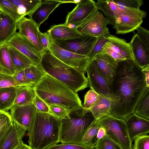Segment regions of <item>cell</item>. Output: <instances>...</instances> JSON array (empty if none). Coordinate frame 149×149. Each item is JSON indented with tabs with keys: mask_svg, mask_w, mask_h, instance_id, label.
I'll return each instance as SVG.
<instances>
[{
	"mask_svg": "<svg viewBox=\"0 0 149 149\" xmlns=\"http://www.w3.org/2000/svg\"><path fill=\"white\" fill-rule=\"evenodd\" d=\"M115 74L110 85L112 96L111 115L125 120L134 113L147 88L145 74L132 59L117 62Z\"/></svg>",
	"mask_w": 149,
	"mask_h": 149,
	"instance_id": "cell-1",
	"label": "cell"
},
{
	"mask_svg": "<svg viewBox=\"0 0 149 149\" xmlns=\"http://www.w3.org/2000/svg\"><path fill=\"white\" fill-rule=\"evenodd\" d=\"M33 88L36 95L48 105L61 107L69 113L82 109L81 101L77 93L47 74Z\"/></svg>",
	"mask_w": 149,
	"mask_h": 149,
	"instance_id": "cell-2",
	"label": "cell"
},
{
	"mask_svg": "<svg viewBox=\"0 0 149 149\" xmlns=\"http://www.w3.org/2000/svg\"><path fill=\"white\" fill-rule=\"evenodd\" d=\"M60 120L49 113L36 111L28 130L32 149H46L60 142Z\"/></svg>",
	"mask_w": 149,
	"mask_h": 149,
	"instance_id": "cell-3",
	"label": "cell"
},
{
	"mask_svg": "<svg viewBox=\"0 0 149 149\" xmlns=\"http://www.w3.org/2000/svg\"><path fill=\"white\" fill-rule=\"evenodd\" d=\"M39 66L46 74L62 83L75 93L89 86L84 73L58 59L49 49L42 54Z\"/></svg>",
	"mask_w": 149,
	"mask_h": 149,
	"instance_id": "cell-4",
	"label": "cell"
},
{
	"mask_svg": "<svg viewBox=\"0 0 149 149\" xmlns=\"http://www.w3.org/2000/svg\"><path fill=\"white\" fill-rule=\"evenodd\" d=\"M95 120L91 112L83 115L82 109L69 113L60 120V142L81 144L84 134Z\"/></svg>",
	"mask_w": 149,
	"mask_h": 149,
	"instance_id": "cell-5",
	"label": "cell"
},
{
	"mask_svg": "<svg viewBox=\"0 0 149 149\" xmlns=\"http://www.w3.org/2000/svg\"><path fill=\"white\" fill-rule=\"evenodd\" d=\"M97 121L100 127L105 129L106 135L123 149H132L125 120L110 115Z\"/></svg>",
	"mask_w": 149,
	"mask_h": 149,
	"instance_id": "cell-6",
	"label": "cell"
},
{
	"mask_svg": "<svg viewBox=\"0 0 149 149\" xmlns=\"http://www.w3.org/2000/svg\"><path fill=\"white\" fill-rule=\"evenodd\" d=\"M147 13L141 9L124 8L119 10L113 28L117 34H125L134 31L142 23Z\"/></svg>",
	"mask_w": 149,
	"mask_h": 149,
	"instance_id": "cell-7",
	"label": "cell"
},
{
	"mask_svg": "<svg viewBox=\"0 0 149 149\" xmlns=\"http://www.w3.org/2000/svg\"><path fill=\"white\" fill-rule=\"evenodd\" d=\"M110 24L102 13L96 10L76 27L77 30L83 36L97 38L110 34L107 25Z\"/></svg>",
	"mask_w": 149,
	"mask_h": 149,
	"instance_id": "cell-8",
	"label": "cell"
},
{
	"mask_svg": "<svg viewBox=\"0 0 149 149\" xmlns=\"http://www.w3.org/2000/svg\"><path fill=\"white\" fill-rule=\"evenodd\" d=\"M86 71L87 72L89 86L98 94L104 96L110 101L112 96L110 85L94 58L90 60Z\"/></svg>",
	"mask_w": 149,
	"mask_h": 149,
	"instance_id": "cell-9",
	"label": "cell"
},
{
	"mask_svg": "<svg viewBox=\"0 0 149 149\" xmlns=\"http://www.w3.org/2000/svg\"><path fill=\"white\" fill-rule=\"evenodd\" d=\"M50 42L49 49L56 57L80 72H85L90 61L87 56L77 54L61 48L54 43L50 37Z\"/></svg>",
	"mask_w": 149,
	"mask_h": 149,
	"instance_id": "cell-10",
	"label": "cell"
},
{
	"mask_svg": "<svg viewBox=\"0 0 149 149\" xmlns=\"http://www.w3.org/2000/svg\"><path fill=\"white\" fill-rule=\"evenodd\" d=\"M98 10L93 0H80L76 7L67 15L64 24L76 28L89 15Z\"/></svg>",
	"mask_w": 149,
	"mask_h": 149,
	"instance_id": "cell-11",
	"label": "cell"
},
{
	"mask_svg": "<svg viewBox=\"0 0 149 149\" xmlns=\"http://www.w3.org/2000/svg\"><path fill=\"white\" fill-rule=\"evenodd\" d=\"M97 38L88 36L64 41H53L61 48L77 54L87 56Z\"/></svg>",
	"mask_w": 149,
	"mask_h": 149,
	"instance_id": "cell-12",
	"label": "cell"
},
{
	"mask_svg": "<svg viewBox=\"0 0 149 149\" xmlns=\"http://www.w3.org/2000/svg\"><path fill=\"white\" fill-rule=\"evenodd\" d=\"M7 42L24 55L34 64L40 65L42 54L26 37L16 32Z\"/></svg>",
	"mask_w": 149,
	"mask_h": 149,
	"instance_id": "cell-13",
	"label": "cell"
},
{
	"mask_svg": "<svg viewBox=\"0 0 149 149\" xmlns=\"http://www.w3.org/2000/svg\"><path fill=\"white\" fill-rule=\"evenodd\" d=\"M13 122L24 127L28 131L34 118L36 110L32 104L14 105L10 108Z\"/></svg>",
	"mask_w": 149,
	"mask_h": 149,
	"instance_id": "cell-14",
	"label": "cell"
},
{
	"mask_svg": "<svg viewBox=\"0 0 149 149\" xmlns=\"http://www.w3.org/2000/svg\"><path fill=\"white\" fill-rule=\"evenodd\" d=\"M18 33L27 38L42 54L43 49L39 36V28L31 19L25 17L21 18L17 22Z\"/></svg>",
	"mask_w": 149,
	"mask_h": 149,
	"instance_id": "cell-15",
	"label": "cell"
},
{
	"mask_svg": "<svg viewBox=\"0 0 149 149\" xmlns=\"http://www.w3.org/2000/svg\"><path fill=\"white\" fill-rule=\"evenodd\" d=\"M125 120L132 143L136 137L149 133V120L134 113L129 116Z\"/></svg>",
	"mask_w": 149,
	"mask_h": 149,
	"instance_id": "cell-16",
	"label": "cell"
},
{
	"mask_svg": "<svg viewBox=\"0 0 149 149\" xmlns=\"http://www.w3.org/2000/svg\"><path fill=\"white\" fill-rule=\"evenodd\" d=\"M134 61L142 69L149 65V49L142 42L136 33L129 43Z\"/></svg>",
	"mask_w": 149,
	"mask_h": 149,
	"instance_id": "cell-17",
	"label": "cell"
},
{
	"mask_svg": "<svg viewBox=\"0 0 149 149\" xmlns=\"http://www.w3.org/2000/svg\"><path fill=\"white\" fill-rule=\"evenodd\" d=\"M61 3L57 0H41L39 5L29 16L39 28L49 15Z\"/></svg>",
	"mask_w": 149,
	"mask_h": 149,
	"instance_id": "cell-18",
	"label": "cell"
},
{
	"mask_svg": "<svg viewBox=\"0 0 149 149\" xmlns=\"http://www.w3.org/2000/svg\"><path fill=\"white\" fill-rule=\"evenodd\" d=\"M47 32L54 41L69 40L83 36L76 28L70 27L64 24L53 25Z\"/></svg>",
	"mask_w": 149,
	"mask_h": 149,
	"instance_id": "cell-19",
	"label": "cell"
},
{
	"mask_svg": "<svg viewBox=\"0 0 149 149\" xmlns=\"http://www.w3.org/2000/svg\"><path fill=\"white\" fill-rule=\"evenodd\" d=\"M94 58L96 61L108 82L111 84L116 70L118 63L113 58L107 54L101 53Z\"/></svg>",
	"mask_w": 149,
	"mask_h": 149,
	"instance_id": "cell-20",
	"label": "cell"
},
{
	"mask_svg": "<svg viewBox=\"0 0 149 149\" xmlns=\"http://www.w3.org/2000/svg\"><path fill=\"white\" fill-rule=\"evenodd\" d=\"M26 131L24 127L13 122L0 149H13L22 140Z\"/></svg>",
	"mask_w": 149,
	"mask_h": 149,
	"instance_id": "cell-21",
	"label": "cell"
},
{
	"mask_svg": "<svg viewBox=\"0 0 149 149\" xmlns=\"http://www.w3.org/2000/svg\"><path fill=\"white\" fill-rule=\"evenodd\" d=\"M17 22L2 12L0 14V45L7 42L16 33Z\"/></svg>",
	"mask_w": 149,
	"mask_h": 149,
	"instance_id": "cell-22",
	"label": "cell"
},
{
	"mask_svg": "<svg viewBox=\"0 0 149 149\" xmlns=\"http://www.w3.org/2000/svg\"><path fill=\"white\" fill-rule=\"evenodd\" d=\"M109 41L104 46L120 54L126 59L134 58L129 43L124 39L110 34L108 36Z\"/></svg>",
	"mask_w": 149,
	"mask_h": 149,
	"instance_id": "cell-23",
	"label": "cell"
},
{
	"mask_svg": "<svg viewBox=\"0 0 149 149\" xmlns=\"http://www.w3.org/2000/svg\"><path fill=\"white\" fill-rule=\"evenodd\" d=\"M33 86L30 85L16 86V96L13 105H23L32 104L36 95Z\"/></svg>",
	"mask_w": 149,
	"mask_h": 149,
	"instance_id": "cell-24",
	"label": "cell"
},
{
	"mask_svg": "<svg viewBox=\"0 0 149 149\" xmlns=\"http://www.w3.org/2000/svg\"><path fill=\"white\" fill-rule=\"evenodd\" d=\"M98 9L104 13L105 17L113 26L119 10L113 0H98L96 2Z\"/></svg>",
	"mask_w": 149,
	"mask_h": 149,
	"instance_id": "cell-25",
	"label": "cell"
},
{
	"mask_svg": "<svg viewBox=\"0 0 149 149\" xmlns=\"http://www.w3.org/2000/svg\"><path fill=\"white\" fill-rule=\"evenodd\" d=\"M9 49L15 72L24 70L33 64L28 57L14 47L9 45Z\"/></svg>",
	"mask_w": 149,
	"mask_h": 149,
	"instance_id": "cell-26",
	"label": "cell"
},
{
	"mask_svg": "<svg viewBox=\"0 0 149 149\" xmlns=\"http://www.w3.org/2000/svg\"><path fill=\"white\" fill-rule=\"evenodd\" d=\"M17 94L16 86L0 88V111H6L13 105Z\"/></svg>",
	"mask_w": 149,
	"mask_h": 149,
	"instance_id": "cell-27",
	"label": "cell"
},
{
	"mask_svg": "<svg viewBox=\"0 0 149 149\" xmlns=\"http://www.w3.org/2000/svg\"><path fill=\"white\" fill-rule=\"evenodd\" d=\"M7 42L0 45V68L3 72L13 75L15 72Z\"/></svg>",
	"mask_w": 149,
	"mask_h": 149,
	"instance_id": "cell-28",
	"label": "cell"
},
{
	"mask_svg": "<svg viewBox=\"0 0 149 149\" xmlns=\"http://www.w3.org/2000/svg\"><path fill=\"white\" fill-rule=\"evenodd\" d=\"M110 100L108 98L99 95L98 100L91 112L95 119L98 120L111 115Z\"/></svg>",
	"mask_w": 149,
	"mask_h": 149,
	"instance_id": "cell-29",
	"label": "cell"
},
{
	"mask_svg": "<svg viewBox=\"0 0 149 149\" xmlns=\"http://www.w3.org/2000/svg\"><path fill=\"white\" fill-rule=\"evenodd\" d=\"M17 8L18 14L22 18L29 16L40 4L41 0H8Z\"/></svg>",
	"mask_w": 149,
	"mask_h": 149,
	"instance_id": "cell-30",
	"label": "cell"
},
{
	"mask_svg": "<svg viewBox=\"0 0 149 149\" xmlns=\"http://www.w3.org/2000/svg\"><path fill=\"white\" fill-rule=\"evenodd\" d=\"M134 113L141 117L149 120V87L146 88L141 96Z\"/></svg>",
	"mask_w": 149,
	"mask_h": 149,
	"instance_id": "cell-31",
	"label": "cell"
},
{
	"mask_svg": "<svg viewBox=\"0 0 149 149\" xmlns=\"http://www.w3.org/2000/svg\"><path fill=\"white\" fill-rule=\"evenodd\" d=\"M24 70L27 79L34 85L39 82L46 74L39 66L34 64Z\"/></svg>",
	"mask_w": 149,
	"mask_h": 149,
	"instance_id": "cell-32",
	"label": "cell"
},
{
	"mask_svg": "<svg viewBox=\"0 0 149 149\" xmlns=\"http://www.w3.org/2000/svg\"><path fill=\"white\" fill-rule=\"evenodd\" d=\"M100 126L95 119L87 129L84 134L81 144L92 147L94 146V142L97 135Z\"/></svg>",
	"mask_w": 149,
	"mask_h": 149,
	"instance_id": "cell-33",
	"label": "cell"
},
{
	"mask_svg": "<svg viewBox=\"0 0 149 149\" xmlns=\"http://www.w3.org/2000/svg\"><path fill=\"white\" fill-rule=\"evenodd\" d=\"M99 98V95L91 89L86 94L84 101L82 105V114H85L90 112L91 109L95 105Z\"/></svg>",
	"mask_w": 149,
	"mask_h": 149,
	"instance_id": "cell-34",
	"label": "cell"
},
{
	"mask_svg": "<svg viewBox=\"0 0 149 149\" xmlns=\"http://www.w3.org/2000/svg\"><path fill=\"white\" fill-rule=\"evenodd\" d=\"M0 9L17 22L21 18L18 13L17 7L8 0H0Z\"/></svg>",
	"mask_w": 149,
	"mask_h": 149,
	"instance_id": "cell-35",
	"label": "cell"
},
{
	"mask_svg": "<svg viewBox=\"0 0 149 149\" xmlns=\"http://www.w3.org/2000/svg\"><path fill=\"white\" fill-rule=\"evenodd\" d=\"M108 36H102L97 38L94 45L87 56L89 61L93 58L96 56L102 53L103 48L105 43L109 41Z\"/></svg>",
	"mask_w": 149,
	"mask_h": 149,
	"instance_id": "cell-36",
	"label": "cell"
},
{
	"mask_svg": "<svg viewBox=\"0 0 149 149\" xmlns=\"http://www.w3.org/2000/svg\"><path fill=\"white\" fill-rule=\"evenodd\" d=\"M94 149H123L117 143L106 135L94 145Z\"/></svg>",
	"mask_w": 149,
	"mask_h": 149,
	"instance_id": "cell-37",
	"label": "cell"
},
{
	"mask_svg": "<svg viewBox=\"0 0 149 149\" xmlns=\"http://www.w3.org/2000/svg\"><path fill=\"white\" fill-rule=\"evenodd\" d=\"M119 10L124 8L139 9L143 4L142 0H113Z\"/></svg>",
	"mask_w": 149,
	"mask_h": 149,
	"instance_id": "cell-38",
	"label": "cell"
},
{
	"mask_svg": "<svg viewBox=\"0 0 149 149\" xmlns=\"http://www.w3.org/2000/svg\"><path fill=\"white\" fill-rule=\"evenodd\" d=\"M19 85L16 81L13 75L3 73H0V88Z\"/></svg>",
	"mask_w": 149,
	"mask_h": 149,
	"instance_id": "cell-39",
	"label": "cell"
},
{
	"mask_svg": "<svg viewBox=\"0 0 149 149\" xmlns=\"http://www.w3.org/2000/svg\"><path fill=\"white\" fill-rule=\"evenodd\" d=\"M134 140L133 149H149V136L147 134L138 136Z\"/></svg>",
	"mask_w": 149,
	"mask_h": 149,
	"instance_id": "cell-40",
	"label": "cell"
},
{
	"mask_svg": "<svg viewBox=\"0 0 149 149\" xmlns=\"http://www.w3.org/2000/svg\"><path fill=\"white\" fill-rule=\"evenodd\" d=\"M11 117L8 112L0 111V134L13 124Z\"/></svg>",
	"mask_w": 149,
	"mask_h": 149,
	"instance_id": "cell-41",
	"label": "cell"
},
{
	"mask_svg": "<svg viewBox=\"0 0 149 149\" xmlns=\"http://www.w3.org/2000/svg\"><path fill=\"white\" fill-rule=\"evenodd\" d=\"M48 105L49 109V113L60 120L65 117L69 113L66 109L61 107L52 104Z\"/></svg>",
	"mask_w": 149,
	"mask_h": 149,
	"instance_id": "cell-42",
	"label": "cell"
},
{
	"mask_svg": "<svg viewBox=\"0 0 149 149\" xmlns=\"http://www.w3.org/2000/svg\"><path fill=\"white\" fill-rule=\"evenodd\" d=\"M46 149H94V146L88 147L81 144L61 143L52 146Z\"/></svg>",
	"mask_w": 149,
	"mask_h": 149,
	"instance_id": "cell-43",
	"label": "cell"
},
{
	"mask_svg": "<svg viewBox=\"0 0 149 149\" xmlns=\"http://www.w3.org/2000/svg\"><path fill=\"white\" fill-rule=\"evenodd\" d=\"M32 104L36 108L37 111L44 113H49V109L47 104L36 95L33 101Z\"/></svg>",
	"mask_w": 149,
	"mask_h": 149,
	"instance_id": "cell-44",
	"label": "cell"
},
{
	"mask_svg": "<svg viewBox=\"0 0 149 149\" xmlns=\"http://www.w3.org/2000/svg\"><path fill=\"white\" fill-rule=\"evenodd\" d=\"M136 33L138 38L149 49V31L141 26H139L136 29Z\"/></svg>",
	"mask_w": 149,
	"mask_h": 149,
	"instance_id": "cell-45",
	"label": "cell"
},
{
	"mask_svg": "<svg viewBox=\"0 0 149 149\" xmlns=\"http://www.w3.org/2000/svg\"><path fill=\"white\" fill-rule=\"evenodd\" d=\"M13 76L16 81L20 85H30L34 86L27 79L24 70L15 72Z\"/></svg>",
	"mask_w": 149,
	"mask_h": 149,
	"instance_id": "cell-46",
	"label": "cell"
},
{
	"mask_svg": "<svg viewBox=\"0 0 149 149\" xmlns=\"http://www.w3.org/2000/svg\"><path fill=\"white\" fill-rule=\"evenodd\" d=\"M102 53L107 54L113 58L117 62L126 59L120 54L104 45L103 48L101 53Z\"/></svg>",
	"mask_w": 149,
	"mask_h": 149,
	"instance_id": "cell-47",
	"label": "cell"
},
{
	"mask_svg": "<svg viewBox=\"0 0 149 149\" xmlns=\"http://www.w3.org/2000/svg\"><path fill=\"white\" fill-rule=\"evenodd\" d=\"M39 36L43 49V53L48 49H49L50 45V37L47 32L42 33L39 32Z\"/></svg>",
	"mask_w": 149,
	"mask_h": 149,
	"instance_id": "cell-48",
	"label": "cell"
},
{
	"mask_svg": "<svg viewBox=\"0 0 149 149\" xmlns=\"http://www.w3.org/2000/svg\"><path fill=\"white\" fill-rule=\"evenodd\" d=\"M106 135V132L105 129L103 127H100L95 139L94 142V146L98 140L103 138Z\"/></svg>",
	"mask_w": 149,
	"mask_h": 149,
	"instance_id": "cell-49",
	"label": "cell"
},
{
	"mask_svg": "<svg viewBox=\"0 0 149 149\" xmlns=\"http://www.w3.org/2000/svg\"><path fill=\"white\" fill-rule=\"evenodd\" d=\"M145 77V80L147 88L149 87V65L142 69Z\"/></svg>",
	"mask_w": 149,
	"mask_h": 149,
	"instance_id": "cell-50",
	"label": "cell"
},
{
	"mask_svg": "<svg viewBox=\"0 0 149 149\" xmlns=\"http://www.w3.org/2000/svg\"><path fill=\"white\" fill-rule=\"evenodd\" d=\"M13 149H32L29 146L24 143L22 140Z\"/></svg>",
	"mask_w": 149,
	"mask_h": 149,
	"instance_id": "cell-51",
	"label": "cell"
},
{
	"mask_svg": "<svg viewBox=\"0 0 149 149\" xmlns=\"http://www.w3.org/2000/svg\"><path fill=\"white\" fill-rule=\"evenodd\" d=\"M57 1L61 3H73L77 4L80 1V0H57Z\"/></svg>",
	"mask_w": 149,
	"mask_h": 149,
	"instance_id": "cell-52",
	"label": "cell"
},
{
	"mask_svg": "<svg viewBox=\"0 0 149 149\" xmlns=\"http://www.w3.org/2000/svg\"><path fill=\"white\" fill-rule=\"evenodd\" d=\"M3 73L2 70L0 68V73Z\"/></svg>",
	"mask_w": 149,
	"mask_h": 149,
	"instance_id": "cell-53",
	"label": "cell"
},
{
	"mask_svg": "<svg viewBox=\"0 0 149 149\" xmlns=\"http://www.w3.org/2000/svg\"><path fill=\"white\" fill-rule=\"evenodd\" d=\"M1 12H2V11L0 9V14L1 13Z\"/></svg>",
	"mask_w": 149,
	"mask_h": 149,
	"instance_id": "cell-54",
	"label": "cell"
}]
</instances>
